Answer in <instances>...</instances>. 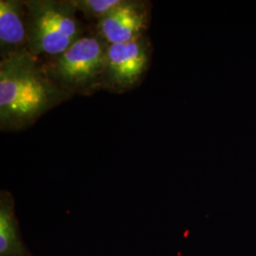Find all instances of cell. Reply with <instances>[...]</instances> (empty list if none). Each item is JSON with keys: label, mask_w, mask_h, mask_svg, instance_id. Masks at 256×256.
Returning <instances> with one entry per match:
<instances>
[{"label": "cell", "mask_w": 256, "mask_h": 256, "mask_svg": "<svg viewBox=\"0 0 256 256\" xmlns=\"http://www.w3.org/2000/svg\"><path fill=\"white\" fill-rule=\"evenodd\" d=\"M19 232L14 212V200L10 192H0V256H28Z\"/></svg>", "instance_id": "obj_7"}, {"label": "cell", "mask_w": 256, "mask_h": 256, "mask_svg": "<svg viewBox=\"0 0 256 256\" xmlns=\"http://www.w3.org/2000/svg\"><path fill=\"white\" fill-rule=\"evenodd\" d=\"M78 12L94 27L110 10L117 7L122 0H72Z\"/></svg>", "instance_id": "obj_8"}, {"label": "cell", "mask_w": 256, "mask_h": 256, "mask_svg": "<svg viewBox=\"0 0 256 256\" xmlns=\"http://www.w3.org/2000/svg\"><path fill=\"white\" fill-rule=\"evenodd\" d=\"M27 48L26 8L23 0H0V59Z\"/></svg>", "instance_id": "obj_6"}, {"label": "cell", "mask_w": 256, "mask_h": 256, "mask_svg": "<svg viewBox=\"0 0 256 256\" xmlns=\"http://www.w3.org/2000/svg\"><path fill=\"white\" fill-rule=\"evenodd\" d=\"M74 96L55 81L45 61L28 50L0 60V129L30 128Z\"/></svg>", "instance_id": "obj_1"}, {"label": "cell", "mask_w": 256, "mask_h": 256, "mask_svg": "<svg viewBox=\"0 0 256 256\" xmlns=\"http://www.w3.org/2000/svg\"><path fill=\"white\" fill-rule=\"evenodd\" d=\"M150 20V1L122 0L97 23L94 30L108 45L128 43L148 34Z\"/></svg>", "instance_id": "obj_5"}, {"label": "cell", "mask_w": 256, "mask_h": 256, "mask_svg": "<svg viewBox=\"0 0 256 256\" xmlns=\"http://www.w3.org/2000/svg\"><path fill=\"white\" fill-rule=\"evenodd\" d=\"M26 8L27 48L46 58L60 54L92 28L77 16L72 0H23Z\"/></svg>", "instance_id": "obj_2"}, {"label": "cell", "mask_w": 256, "mask_h": 256, "mask_svg": "<svg viewBox=\"0 0 256 256\" xmlns=\"http://www.w3.org/2000/svg\"><path fill=\"white\" fill-rule=\"evenodd\" d=\"M153 46L148 34L128 43L108 45L102 90L122 94L137 88L150 68Z\"/></svg>", "instance_id": "obj_4"}, {"label": "cell", "mask_w": 256, "mask_h": 256, "mask_svg": "<svg viewBox=\"0 0 256 256\" xmlns=\"http://www.w3.org/2000/svg\"><path fill=\"white\" fill-rule=\"evenodd\" d=\"M108 44L90 30L60 54L42 58L48 72L72 96H92L102 90Z\"/></svg>", "instance_id": "obj_3"}]
</instances>
